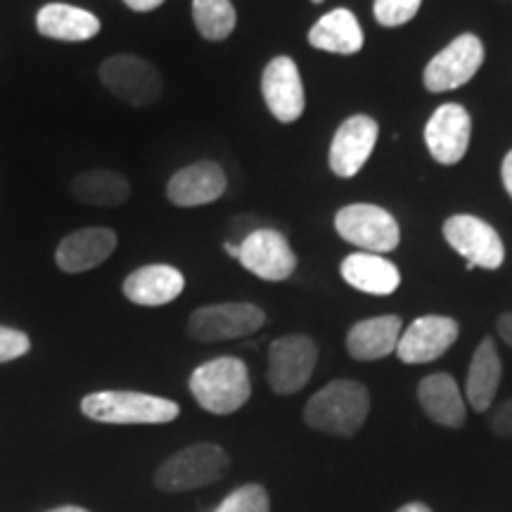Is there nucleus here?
<instances>
[{
	"instance_id": "f257e3e1",
	"label": "nucleus",
	"mask_w": 512,
	"mask_h": 512,
	"mask_svg": "<svg viewBox=\"0 0 512 512\" xmlns=\"http://www.w3.org/2000/svg\"><path fill=\"white\" fill-rule=\"evenodd\" d=\"M368 413V389L354 380H335L311 396L304 408V420L311 430L349 439L361 432Z\"/></svg>"
},
{
	"instance_id": "f03ea898",
	"label": "nucleus",
	"mask_w": 512,
	"mask_h": 512,
	"mask_svg": "<svg viewBox=\"0 0 512 512\" xmlns=\"http://www.w3.org/2000/svg\"><path fill=\"white\" fill-rule=\"evenodd\" d=\"M190 394L211 415H233L240 411L252 396V380L245 361L235 356H219L202 363L190 375Z\"/></svg>"
},
{
	"instance_id": "7ed1b4c3",
	"label": "nucleus",
	"mask_w": 512,
	"mask_h": 512,
	"mask_svg": "<svg viewBox=\"0 0 512 512\" xmlns=\"http://www.w3.org/2000/svg\"><path fill=\"white\" fill-rule=\"evenodd\" d=\"M81 413L107 425H166L181 413L176 401L143 392H93L83 396Z\"/></svg>"
},
{
	"instance_id": "20e7f679",
	"label": "nucleus",
	"mask_w": 512,
	"mask_h": 512,
	"mask_svg": "<svg viewBox=\"0 0 512 512\" xmlns=\"http://www.w3.org/2000/svg\"><path fill=\"white\" fill-rule=\"evenodd\" d=\"M228 467L230 456L226 448L202 441V444L185 446L171 458H166L155 472V486L166 494L195 491L219 482Z\"/></svg>"
},
{
	"instance_id": "39448f33",
	"label": "nucleus",
	"mask_w": 512,
	"mask_h": 512,
	"mask_svg": "<svg viewBox=\"0 0 512 512\" xmlns=\"http://www.w3.org/2000/svg\"><path fill=\"white\" fill-rule=\"evenodd\" d=\"M335 230L344 242L358 247V252L387 254L401 242L399 221L377 204L358 202L342 207L335 216Z\"/></svg>"
},
{
	"instance_id": "423d86ee",
	"label": "nucleus",
	"mask_w": 512,
	"mask_h": 512,
	"mask_svg": "<svg viewBox=\"0 0 512 512\" xmlns=\"http://www.w3.org/2000/svg\"><path fill=\"white\" fill-rule=\"evenodd\" d=\"M266 325V313L256 304L249 302H228L209 304L192 311L188 318V335L195 342H226V339H240L254 335Z\"/></svg>"
},
{
	"instance_id": "0eeeda50",
	"label": "nucleus",
	"mask_w": 512,
	"mask_h": 512,
	"mask_svg": "<svg viewBox=\"0 0 512 512\" xmlns=\"http://www.w3.org/2000/svg\"><path fill=\"white\" fill-rule=\"evenodd\" d=\"M100 81L112 95L133 107H147L164 93L155 64L138 55H114L100 64Z\"/></svg>"
},
{
	"instance_id": "6e6552de",
	"label": "nucleus",
	"mask_w": 512,
	"mask_h": 512,
	"mask_svg": "<svg viewBox=\"0 0 512 512\" xmlns=\"http://www.w3.org/2000/svg\"><path fill=\"white\" fill-rule=\"evenodd\" d=\"M318 363V347L309 335L278 337L268 349V384L278 396L302 392Z\"/></svg>"
},
{
	"instance_id": "1a4fd4ad",
	"label": "nucleus",
	"mask_w": 512,
	"mask_h": 512,
	"mask_svg": "<svg viewBox=\"0 0 512 512\" xmlns=\"http://www.w3.org/2000/svg\"><path fill=\"white\" fill-rule=\"evenodd\" d=\"M484 64V43L475 34H463L427 62L422 83L430 93L456 91L475 79Z\"/></svg>"
},
{
	"instance_id": "9d476101",
	"label": "nucleus",
	"mask_w": 512,
	"mask_h": 512,
	"mask_svg": "<svg viewBox=\"0 0 512 512\" xmlns=\"http://www.w3.org/2000/svg\"><path fill=\"white\" fill-rule=\"evenodd\" d=\"M444 238L472 268L496 271L505 261V245L498 230L472 214H456L444 221Z\"/></svg>"
},
{
	"instance_id": "9b49d317",
	"label": "nucleus",
	"mask_w": 512,
	"mask_h": 512,
	"mask_svg": "<svg viewBox=\"0 0 512 512\" xmlns=\"http://www.w3.org/2000/svg\"><path fill=\"white\" fill-rule=\"evenodd\" d=\"M238 261L266 283H283L297 271V254L280 230L256 228L240 240Z\"/></svg>"
},
{
	"instance_id": "f8f14e48",
	"label": "nucleus",
	"mask_w": 512,
	"mask_h": 512,
	"mask_svg": "<svg viewBox=\"0 0 512 512\" xmlns=\"http://www.w3.org/2000/svg\"><path fill=\"white\" fill-rule=\"evenodd\" d=\"M261 93L266 107L280 124H294L306 110V93L302 74L292 57L280 55L266 64L261 74Z\"/></svg>"
},
{
	"instance_id": "ddd939ff",
	"label": "nucleus",
	"mask_w": 512,
	"mask_h": 512,
	"mask_svg": "<svg viewBox=\"0 0 512 512\" xmlns=\"http://www.w3.org/2000/svg\"><path fill=\"white\" fill-rule=\"evenodd\" d=\"M458 335V320L448 316H422L418 320H413V323L401 332L396 356H399V361L408 363V366L432 363L456 344Z\"/></svg>"
},
{
	"instance_id": "4468645a",
	"label": "nucleus",
	"mask_w": 512,
	"mask_h": 512,
	"mask_svg": "<svg viewBox=\"0 0 512 512\" xmlns=\"http://www.w3.org/2000/svg\"><path fill=\"white\" fill-rule=\"evenodd\" d=\"M380 124L368 114H356L342 121L330 145V169L339 178H354L373 155Z\"/></svg>"
},
{
	"instance_id": "2eb2a0df",
	"label": "nucleus",
	"mask_w": 512,
	"mask_h": 512,
	"mask_svg": "<svg viewBox=\"0 0 512 512\" xmlns=\"http://www.w3.org/2000/svg\"><path fill=\"white\" fill-rule=\"evenodd\" d=\"M472 138V117L458 102H446L434 110L425 126V143L439 164L453 166L467 155Z\"/></svg>"
},
{
	"instance_id": "dca6fc26",
	"label": "nucleus",
	"mask_w": 512,
	"mask_h": 512,
	"mask_svg": "<svg viewBox=\"0 0 512 512\" xmlns=\"http://www.w3.org/2000/svg\"><path fill=\"white\" fill-rule=\"evenodd\" d=\"M228 188L226 171L216 162H195L185 169L176 171L171 181L166 183V197L171 204L183 209L204 207L223 197Z\"/></svg>"
},
{
	"instance_id": "f3484780",
	"label": "nucleus",
	"mask_w": 512,
	"mask_h": 512,
	"mask_svg": "<svg viewBox=\"0 0 512 512\" xmlns=\"http://www.w3.org/2000/svg\"><path fill=\"white\" fill-rule=\"evenodd\" d=\"M117 249V233L110 228H81L57 245L55 261L64 273H86L105 264Z\"/></svg>"
},
{
	"instance_id": "a211bd4d",
	"label": "nucleus",
	"mask_w": 512,
	"mask_h": 512,
	"mask_svg": "<svg viewBox=\"0 0 512 512\" xmlns=\"http://www.w3.org/2000/svg\"><path fill=\"white\" fill-rule=\"evenodd\" d=\"M185 278L178 268L169 264H150L133 271L124 280L128 302L138 306H164L181 297Z\"/></svg>"
},
{
	"instance_id": "6ab92c4d",
	"label": "nucleus",
	"mask_w": 512,
	"mask_h": 512,
	"mask_svg": "<svg viewBox=\"0 0 512 512\" xmlns=\"http://www.w3.org/2000/svg\"><path fill=\"white\" fill-rule=\"evenodd\" d=\"M501 377L503 363L501 356H498L494 337H484L482 344L475 349V354H472L465 380V399L475 408V413L491 411L498 387H501Z\"/></svg>"
},
{
	"instance_id": "aec40b11",
	"label": "nucleus",
	"mask_w": 512,
	"mask_h": 512,
	"mask_svg": "<svg viewBox=\"0 0 512 512\" xmlns=\"http://www.w3.org/2000/svg\"><path fill=\"white\" fill-rule=\"evenodd\" d=\"M401 339V316L387 313L358 320L347 335V351L356 361H382L396 354Z\"/></svg>"
},
{
	"instance_id": "412c9836",
	"label": "nucleus",
	"mask_w": 512,
	"mask_h": 512,
	"mask_svg": "<svg viewBox=\"0 0 512 512\" xmlns=\"http://www.w3.org/2000/svg\"><path fill=\"white\" fill-rule=\"evenodd\" d=\"M418 401L427 418L448 430L465 425V396L460 394L458 382L448 373L427 375L418 384Z\"/></svg>"
},
{
	"instance_id": "4be33fe9",
	"label": "nucleus",
	"mask_w": 512,
	"mask_h": 512,
	"mask_svg": "<svg viewBox=\"0 0 512 512\" xmlns=\"http://www.w3.org/2000/svg\"><path fill=\"white\" fill-rule=\"evenodd\" d=\"M339 273L354 290L373 297H387L394 294L401 285V273L392 261L384 259L382 254L354 252L339 266Z\"/></svg>"
},
{
	"instance_id": "5701e85b",
	"label": "nucleus",
	"mask_w": 512,
	"mask_h": 512,
	"mask_svg": "<svg viewBox=\"0 0 512 512\" xmlns=\"http://www.w3.org/2000/svg\"><path fill=\"white\" fill-rule=\"evenodd\" d=\"M38 34L55 41L81 43L100 34V19L93 12L74 8V5L50 3L43 5L36 15Z\"/></svg>"
},
{
	"instance_id": "b1692460",
	"label": "nucleus",
	"mask_w": 512,
	"mask_h": 512,
	"mask_svg": "<svg viewBox=\"0 0 512 512\" xmlns=\"http://www.w3.org/2000/svg\"><path fill=\"white\" fill-rule=\"evenodd\" d=\"M309 43L316 50H323V53L356 55L366 43V36H363V29L354 12L337 8L313 24L309 31Z\"/></svg>"
},
{
	"instance_id": "393cba45",
	"label": "nucleus",
	"mask_w": 512,
	"mask_h": 512,
	"mask_svg": "<svg viewBox=\"0 0 512 512\" xmlns=\"http://www.w3.org/2000/svg\"><path fill=\"white\" fill-rule=\"evenodd\" d=\"M72 195L88 207H121L131 197V183L112 169L83 171L72 181Z\"/></svg>"
},
{
	"instance_id": "a878e982",
	"label": "nucleus",
	"mask_w": 512,
	"mask_h": 512,
	"mask_svg": "<svg viewBox=\"0 0 512 512\" xmlns=\"http://www.w3.org/2000/svg\"><path fill=\"white\" fill-rule=\"evenodd\" d=\"M192 22L207 41H226L233 34L238 15L230 0H192Z\"/></svg>"
},
{
	"instance_id": "bb28decb",
	"label": "nucleus",
	"mask_w": 512,
	"mask_h": 512,
	"mask_svg": "<svg viewBox=\"0 0 512 512\" xmlns=\"http://www.w3.org/2000/svg\"><path fill=\"white\" fill-rule=\"evenodd\" d=\"M214 512H271V498L266 486L245 484L223 498Z\"/></svg>"
},
{
	"instance_id": "cd10ccee",
	"label": "nucleus",
	"mask_w": 512,
	"mask_h": 512,
	"mask_svg": "<svg viewBox=\"0 0 512 512\" xmlns=\"http://www.w3.org/2000/svg\"><path fill=\"white\" fill-rule=\"evenodd\" d=\"M422 0H375L373 12L377 24L382 27L394 29L401 27V24H408L411 19L418 15Z\"/></svg>"
},
{
	"instance_id": "c85d7f7f",
	"label": "nucleus",
	"mask_w": 512,
	"mask_h": 512,
	"mask_svg": "<svg viewBox=\"0 0 512 512\" xmlns=\"http://www.w3.org/2000/svg\"><path fill=\"white\" fill-rule=\"evenodd\" d=\"M29 349H31V339L27 332L0 325V363L17 361V358L29 354Z\"/></svg>"
},
{
	"instance_id": "c756f323",
	"label": "nucleus",
	"mask_w": 512,
	"mask_h": 512,
	"mask_svg": "<svg viewBox=\"0 0 512 512\" xmlns=\"http://www.w3.org/2000/svg\"><path fill=\"white\" fill-rule=\"evenodd\" d=\"M489 430L501 439H512V399L498 403L494 411L489 413Z\"/></svg>"
},
{
	"instance_id": "7c9ffc66",
	"label": "nucleus",
	"mask_w": 512,
	"mask_h": 512,
	"mask_svg": "<svg viewBox=\"0 0 512 512\" xmlns=\"http://www.w3.org/2000/svg\"><path fill=\"white\" fill-rule=\"evenodd\" d=\"M496 330H498V337H501L503 342L512 349V311L510 313H503V316L498 318Z\"/></svg>"
},
{
	"instance_id": "2f4dec72",
	"label": "nucleus",
	"mask_w": 512,
	"mask_h": 512,
	"mask_svg": "<svg viewBox=\"0 0 512 512\" xmlns=\"http://www.w3.org/2000/svg\"><path fill=\"white\" fill-rule=\"evenodd\" d=\"M124 3L133 12H152V10H157L164 0H124Z\"/></svg>"
},
{
	"instance_id": "473e14b6",
	"label": "nucleus",
	"mask_w": 512,
	"mask_h": 512,
	"mask_svg": "<svg viewBox=\"0 0 512 512\" xmlns=\"http://www.w3.org/2000/svg\"><path fill=\"white\" fill-rule=\"evenodd\" d=\"M501 178H503V185H505V192L512 197V150L505 155L503 159V166H501Z\"/></svg>"
},
{
	"instance_id": "72a5a7b5",
	"label": "nucleus",
	"mask_w": 512,
	"mask_h": 512,
	"mask_svg": "<svg viewBox=\"0 0 512 512\" xmlns=\"http://www.w3.org/2000/svg\"><path fill=\"white\" fill-rule=\"evenodd\" d=\"M396 512H432V510H430V505H425V503H406V505H401Z\"/></svg>"
},
{
	"instance_id": "f704fd0d",
	"label": "nucleus",
	"mask_w": 512,
	"mask_h": 512,
	"mask_svg": "<svg viewBox=\"0 0 512 512\" xmlns=\"http://www.w3.org/2000/svg\"><path fill=\"white\" fill-rule=\"evenodd\" d=\"M48 512H91V510L79 508V505H60V508H53V510H48Z\"/></svg>"
},
{
	"instance_id": "c9c22d12",
	"label": "nucleus",
	"mask_w": 512,
	"mask_h": 512,
	"mask_svg": "<svg viewBox=\"0 0 512 512\" xmlns=\"http://www.w3.org/2000/svg\"><path fill=\"white\" fill-rule=\"evenodd\" d=\"M223 249H226V252L233 256V259H238V256H240V245H233V242H223Z\"/></svg>"
},
{
	"instance_id": "e433bc0d",
	"label": "nucleus",
	"mask_w": 512,
	"mask_h": 512,
	"mask_svg": "<svg viewBox=\"0 0 512 512\" xmlns=\"http://www.w3.org/2000/svg\"><path fill=\"white\" fill-rule=\"evenodd\" d=\"M311 3H316V5H318V3H325V0H311Z\"/></svg>"
}]
</instances>
